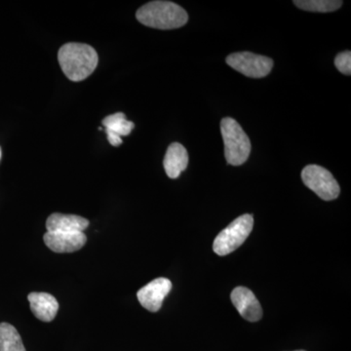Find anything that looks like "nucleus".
Here are the masks:
<instances>
[{"label":"nucleus","mask_w":351,"mask_h":351,"mask_svg":"<svg viewBox=\"0 0 351 351\" xmlns=\"http://www.w3.org/2000/svg\"><path fill=\"white\" fill-rule=\"evenodd\" d=\"M58 60L62 71L71 82L86 80L98 66L99 57L92 46L69 43L60 48Z\"/></svg>","instance_id":"f257e3e1"},{"label":"nucleus","mask_w":351,"mask_h":351,"mask_svg":"<svg viewBox=\"0 0 351 351\" xmlns=\"http://www.w3.org/2000/svg\"><path fill=\"white\" fill-rule=\"evenodd\" d=\"M136 18L141 24L157 29H179L189 21L186 10L171 1L149 2L138 9Z\"/></svg>","instance_id":"f03ea898"},{"label":"nucleus","mask_w":351,"mask_h":351,"mask_svg":"<svg viewBox=\"0 0 351 351\" xmlns=\"http://www.w3.org/2000/svg\"><path fill=\"white\" fill-rule=\"evenodd\" d=\"M221 133L225 143L226 162L239 166L246 162L251 152V142L237 120L226 117L221 121Z\"/></svg>","instance_id":"7ed1b4c3"},{"label":"nucleus","mask_w":351,"mask_h":351,"mask_svg":"<svg viewBox=\"0 0 351 351\" xmlns=\"http://www.w3.org/2000/svg\"><path fill=\"white\" fill-rule=\"evenodd\" d=\"M254 218L245 214L235 219L214 240L213 250L217 255L226 256L239 249L253 230Z\"/></svg>","instance_id":"20e7f679"},{"label":"nucleus","mask_w":351,"mask_h":351,"mask_svg":"<svg viewBox=\"0 0 351 351\" xmlns=\"http://www.w3.org/2000/svg\"><path fill=\"white\" fill-rule=\"evenodd\" d=\"M302 179L307 188L319 196L321 199L331 201L341 193L338 182L331 173L318 165H308L302 172Z\"/></svg>","instance_id":"39448f33"},{"label":"nucleus","mask_w":351,"mask_h":351,"mask_svg":"<svg viewBox=\"0 0 351 351\" xmlns=\"http://www.w3.org/2000/svg\"><path fill=\"white\" fill-rule=\"evenodd\" d=\"M226 64L245 76L262 78L269 75L274 61L269 57L251 52L233 53L226 58Z\"/></svg>","instance_id":"423d86ee"},{"label":"nucleus","mask_w":351,"mask_h":351,"mask_svg":"<svg viewBox=\"0 0 351 351\" xmlns=\"http://www.w3.org/2000/svg\"><path fill=\"white\" fill-rule=\"evenodd\" d=\"M171 289L172 282L169 279L159 277L138 290V302L147 311L156 313L162 306L164 299L169 294Z\"/></svg>","instance_id":"0eeeda50"},{"label":"nucleus","mask_w":351,"mask_h":351,"mask_svg":"<svg viewBox=\"0 0 351 351\" xmlns=\"http://www.w3.org/2000/svg\"><path fill=\"white\" fill-rule=\"evenodd\" d=\"M230 299L233 306L237 307V311L244 319L256 322L262 318V306L250 289L245 287L233 289Z\"/></svg>","instance_id":"6e6552de"},{"label":"nucleus","mask_w":351,"mask_h":351,"mask_svg":"<svg viewBox=\"0 0 351 351\" xmlns=\"http://www.w3.org/2000/svg\"><path fill=\"white\" fill-rule=\"evenodd\" d=\"M46 246L55 253H73L80 250L87 242L84 232H46L43 237Z\"/></svg>","instance_id":"1a4fd4ad"},{"label":"nucleus","mask_w":351,"mask_h":351,"mask_svg":"<svg viewBox=\"0 0 351 351\" xmlns=\"http://www.w3.org/2000/svg\"><path fill=\"white\" fill-rule=\"evenodd\" d=\"M89 223L87 219L77 215L54 213L48 217L46 228L48 232H83Z\"/></svg>","instance_id":"9d476101"},{"label":"nucleus","mask_w":351,"mask_h":351,"mask_svg":"<svg viewBox=\"0 0 351 351\" xmlns=\"http://www.w3.org/2000/svg\"><path fill=\"white\" fill-rule=\"evenodd\" d=\"M32 313L43 322H51L56 317L59 311V302L54 295L48 293L32 292L27 295Z\"/></svg>","instance_id":"9b49d317"},{"label":"nucleus","mask_w":351,"mask_h":351,"mask_svg":"<svg viewBox=\"0 0 351 351\" xmlns=\"http://www.w3.org/2000/svg\"><path fill=\"white\" fill-rule=\"evenodd\" d=\"M107 132L108 141L113 147H119L122 144L123 136H128L133 130L135 124L127 120L123 112H117L108 115L101 121Z\"/></svg>","instance_id":"f8f14e48"},{"label":"nucleus","mask_w":351,"mask_h":351,"mask_svg":"<svg viewBox=\"0 0 351 351\" xmlns=\"http://www.w3.org/2000/svg\"><path fill=\"white\" fill-rule=\"evenodd\" d=\"M164 169L170 179H177L189 165V154L186 147L173 143L168 147L163 161Z\"/></svg>","instance_id":"ddd939ff"},{"label":"nucleus","mask_w":351,"mask_h":351,"mask_svg":"<svg viewBox=\"0 0 351 351\" xmlns=\"http://www.w3.org/2000/svg\"><path fill=\"white\" fill-rule=\"evenodd\" d=\"M0 351H25L19 332L9 323H0Z\"/></svg>","instance_id":"4468645a"},{"label":"nucleus","mask_w":351,"mask_h":351,"mask_svg":"<svg viewBox=\"0 0 351 351\" xmlns=\"http://www.w3.org/2000/svg\"><path fill=\"white\" fill-rule=\"evenodd\" d=\"M294 4L309 12L328 13L338 10L343 1L338 0H295Z\"/></svg>","instance_id":"2eb2a0df"},{"label":"nucleus","mask_w":351,"mask_h":351,"mask_svg":"<svg viewBox=\"0 0 351 351\" xmlns=\"http://www.w3.org/2000/svg\"><path fill=\"white\" fill-rule=\"evenodd\" d=\"M335 66L339 71L346 75L351 73V53L350 51L339 53L335 59Z\"/></svg>","instance_id":"dca6fc26"},{"label":"nucleus","mask_w":351,"mask_h":351,"mask_svg":"<svg viewBox=\"0 0 351 351\" xmlns=\"http://www.w3.org/2000/svg\"><path fill=\"white\" fill-rule=\"evenodd\" d=\"M1 156H2V154H1V147H0V159H1Z\"/></svg>","instance_id":"f3484780"},{"label":"nucleus","mask_w":351,"mask_h":351,"mask_svg":"<svg viewBox=\"0 0 351 351\" xmlns=\"http://www.w3.org/2000/svg\"><path fill=\"white\" fill-rule=\"evenodd\" d=\"M295 351H306V350H295Z\"/></svg>","instance_id":"a211bd4d"}]
</instances>
